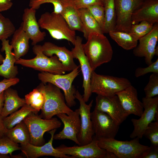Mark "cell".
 I'll list each match as a JSON object with an SVG mask.
<instances>
[{
    "mask_svg": "<svg viewBox=\"0 0 158 158\" xmlns=\"http://www.w3.org/2000/svg\"><path fill=\"white\" fill-rule=\"evenodd\" d=\"M87 42L82 44L86 55L92 71L101 65L111 60L113 50L107 37L104 34L96 32L90 33Z\"/></svg>",
    "mask_w": 158,
    "mask_h": 158,
    "instance_id": "6da1fadb",
    "label": "cell"
},
{
    "mask_svg": "<svg viewBox=\"0 0 158 158\" xmlns=\"http://www.w3.org/2000/svg\"><path fill=\"white\" fill-rule=\"evenodd\" d=\"M37 88L43 92L45 97L40 115L42 118L49 119L59 114L69 115L73 111L67 105L64 96L57 87L50 83L41 82Z\"/></svg>",
    "mask_w": 158,
    "mask_h": 158,
    "instance_id": "7a4b0ae2",
    "label": "cell"
},
{
    "mask_svg": "<svg viewBox=\"0 0 158 158\" xmlns=\"http://www.w3.org/2000/svg\"><path fill=\"white\" fill-rule=\"evenodd\" d=\"M97 139L100 147L113 153L118 158H142L150 148L141 144L138 137L125 141L115 138Z\"/></svg>",
    "mask_w": 158,
    "mask_h": 158,
    "instance_id": "3957f363",
    "label": "cell"
},
{
    "mask_svg": "<svg viewBox=\"0 0 158 158\" xmlns=\"http://www.w3.org/2000/svg\"><path fill=\"white\" fill-rule=\"evenodd\" d=\"M38 22L40 28L47 30L53 38L66 40L74 45L75 32L70 28L60 14L45 12L41 15Z\"/></svg>",
    "mask_w": 158,
    "mask_h": 158,
    "instance_id": "277c9868",
    "label": "cell"
},
{
    "mask_svg": "<svg viewBox=\"0 0 158 158\" xmlns=\"http://www.w3.org/2000/svg\"><path fill=\"white\" fill-rule=\"evenodd\" d=\"M32 51L36 55L35 57L27 59L20 58L16 61L15 64L53 74H65L67 71L56 56L48 57L43 53L42 45L33 46Z\"/></svg>",
    "mask_w": 158,
    "mask_h": 158,
    "instance_id": "5b68a950",
    "label": "cell"
},
{
    "mask_svg": "<svg viewBox=\"0 0 158 158\" xmlns=\"http://www.w3.org/2000/svg\"><path fill=\"white\" fill-rule=\"evenodd\" d=\"M79 67L80 66H78L70 73L66 74H56L41 72L38 73V77L42 83L44 84L50 83L62 90L66 103L70 108L76 104L75 95L76 90L72 84L79 75Z\"/></svg>",
    "mask_w": 158,
    "mask_h": 158,
    "instance_id": "8992f818",
    "label": "cell"
},
{
    "mask_svg": "<svg viewBox=\"0 0 158 158\" xmlns=\"http://www.w3.org/2000/svg\"><path fill=\"white\" fill-rule=\"evenodd\" d=\"M131 84L127 79L92 73L90 88L92 93L102 96L116 94L128 88Z\"/></svg>",
    "mask_w": 158,
    "mask_h": 158,
    "instance_id": "52a82bcc",
    "label": "cell"
},
{
    "mask_svg": "<svg viewBox=\"0 0 158 158\" xmlns=\"http://www.w3.org/2000/svg\"><path fill=\"white\" fill-rule=\"evenodd\" d=\"M28 128L30 135V143L41 146L45 143L43 136L47 132L60 127L61 122L56 118L45 119L32 112L23 120Z\"/></svg>",
    "mask_w": 158,
    "mask_h": 158,
    "instance_id": "ba28073f",
    "label": "cell"
},
{
    "mask_svg": "<svg viewBox=\"0 0 158 158\" xmlns=\"http://www.w3.org/2000/svg\"><path fill=\"white\" fill-rule=\"evenodd\" d=\"M142 101L144 110L140 118L131 119L134 126L130 135L132 138H142L149 124L153 121H158V96L150 98L144 97Z\"/></svg>",
    "mask_w": 158,
    "mask_h": 158,
    "instance_id": "9c48e42d",
    "label": "cell"
},
{
    "mask_svg": "<svg viewBox=\"0 0 158 158\" xmlns=\"http://www.w3.org/2000/svg\"><path fill=\"white\" fill-rule=\"evenodd\" d=\"M59 151L71 158H116L113 153L100 147L97 140L93 136L92 140L86 145L67 147L61 145L56 147Z\"/></svg>",
    "mask_w": 158,
    "mask_h": 158,
    "instance_id": "30bf717a",
    "label": "cell"
},
{
    "mask_svg": "<svg viewBox=\"0 0 158 158\" xmlns=\"http://www.w3.org/2000/svg\"><path fill=\"white\" fill-rule=\"evenodd\" d=\"M91 118L95 135L97 139L114 138L119 128L117 124L107 114L94 109L91 112Z\"/></svg>",
    "mask_w": 158,
    "mask_h": 158,
    "instance_id": "8fae6325",
    "label": "cell"
},
{
    "mask_svg": "<svg viewBox=\"0 0 158 158\" xmlns=\"http://www.w3.org/2000/svg\"><path fill=\"white\" fill-rule=\"evenodd\" d=\"M75 96L80 103L79 109L80 120V128L77 138L79 145H84L90 143L94 135L91 118V109L93 100L89 104H86L79 91L76 90Z\"/></svg>",
    "mask_w": 158,
    "mask_h": 158,
    "instance_id": "7c38bea8",
    "label": "cell"
},
{
    "mask_svg": "<svg viewBox=\"0 0 158 158\" xmlns=\"http://www.w3.org/2000/svg\"><path fill=\"white\" fill-rule=\"evenodd\" d=\"M144 0H114L116 14L115 30L129 32L132 25V14Z\"/></svg>",
    "mask_w": 158,
    "mask_h": 158,
    "instance_id": "4fadbf2b",
    "label": "cell"
},
{
    "mask_svg": "<svg viewBox=\"0 0 158 158\" xmlns=\"http://www.w3.org/2000/svg\"><path fill=\"white\" fill-rule=\"evenodd\" d=\"M139 44L133 49V54L136 56L144 57L148 65L152 63L154 55H158V23L154 24L151 31L139 40Z\"/></svg>",
    "mask_w": 158,
    "mask_h": 158,
    "instance_id": "5bb4252c",
    "label": "cell"
},
{
    "mask_svg": "<svg viewBox=\"0 0 158 158\" xmlns=\"http://www.w3.org/2000/svg\"><path fill=\"white\" fill-rule=\"evenodd\" d=\"M95 102V109L107 114L119 125L128 116L122 108L116 94L107 96L97 95Z\"/></svg>",
    "mask_w": 158,
    "mask_h": 158,
    "instance_id": "9a60e30c",
    "label": "cell"
},
{
    "mask_svg": "<svg viewBox=\"0 0 158 158\" xmlns=\"http://www.w3.org/2000/svg\"><path fill=\"white\" fill-rule=\"evenodd\" d=\"M82 38L77 36L74 43V47L71 51L74 59H77L80 63V67L83 78V87L84 93L83 99L86 102H87L92 95L90 88L91 78L92 71L88 60L85 55L82 47Z\"/></svg>",
    "mask_w": 158,
    "mask_h": 158,
    "instance_id": "2e32d148",
    "label": "cell"
},
{
    "mask_svg": "<svg viewBox=\"0 0 158 158\" xmlns=\"http://www.w3.org/2000/svg\"><path fill=\"white\" fill-rule=\"evenodd\" d=\"M56 116L63 123L64 127L61 131L54 135V139H69L79 145L80 144L77 138L81 125L79 109H75L69 115L61 113Z\"/></svg>",
    "mask_w": 158,
    "mask_h": 158,
    "instance_id": "e0dca14e",
    "label": "cell"
},
{
    "mask_svg": "<svg viewBox=\"0 0 158 158\" xmlns=\"http://www.w3.org/2000/svg\"><path fill=\"white\" fill-rule=\"evenodd\" d=\"M56 129L49 132L51 138L47 143L41 146H36L30 143L25 145H20V150L26 157L28 158H37L45 156H51L56 158H71L59 151L52 145L54 136Z\"/></svg>",
    "mask_w": 158,
    "mask_h": 158,
    "instance_id": "ac0fdd59",
    "label": "cell"
},
{
    "mask_svg": "<svg viewBox=\"0 0 158 158\" xmlns=\"http://www.w3.org/2000/svg\"><path fill=\"white\" fill-rule=\"evenodd\" d=\"M36 10L30 8H26L23 11V21L20 24L33 46L42 42L46 35L44 32H42L35 16Z\"/></svg>",
    "mask_w": 158,
    "mask_h": 158,
    "instance_id": "d6986e66",
    "label": "cell"
},
{
    "mask_svg": "<svg viewBox=\"0 0 158 158\" xmlns=\"http://www.w3.org/2000/svg\"><path fill=\"white\" fill-rule=\"evenodd\" d=\"M124 110L129 116L132 114L140 117L144 108L142 102L138 99L136 89L132 85L116 94Z\"/></svg>",
    "mask_w": 158,
    "mask_h": 158,
    "instance_id": "ffe728a7",
    "label": "cell"
},
{
    "mask_svg": "<svg viewBox=\"0 0 158 158\" xmlns=\"http://www.w3.org/2000/svg\"><path fill=\"white\" fill-rule=\"evenodd\" d=\"M42 46L43 53L48 57L56 56L68 72L73 71L78 66L74 61L71 51L66 47L59 46L49 42H44Z\"/></svg>",
    "mask_w": 158,
    "mask_h": 158,
    "instance_id": "44dd1931",
    "label": "cell"
},
{
    "mask_svg": "<svg viewBox=\"0 0 158 158\" xmlns=\"http://www.w3.org/2000/svg\"><path fill=\"white\" fill-rule=\"evenodd\" d=\"M146 21L153 24L158 23V0H144L133 12L132 24Z\"/></svg>",
    "mask_w": 158,
    "mask_h": 158,
    "instance_id": "7402d4cb",
    "label": "cell"
},
{
    "mask_svg": "<svg viewBox=\"0 0 158 158\" xmlns=\"http://www.w3.org/2000/svg\"><path fill=\"white\" fill-rule=\"evenodd\" d=\"M1 41V50L2 52H5V57L0 65V76L6 79L16 78L18 70L17 66L15 65L16 60L12 52V47L9 44V40H4Z\"/></svg>",
    "mask_w": 158,
    "mask_h": 158,
    "instance_id": "603a6c76",
    "label": "cell"
},
{
    "mask_svg": "<svg viewBox=\"0 0 158 158\" xmlns=\"http://www.w3.org/2000/svg\"><path fill=\"white\" fill-rule=\"evenodd\" d=\"M4 102L1 115L4 118L26 104L25 98L19 96L16 90L10 87L4 91Z\"/></svg>",
    "mask_w": 158,
    "mask_h": 158,
    "instance_id": "cb8c5ba5",
    "label": "cell"
},
{
    "mask_svg": "<svg viewBox=\"0 0 158 158\" xmlns=\"http://www.w3.org/2000/svg\"><path fill=\"white\" fill-rule=\"evenodd\" d=\"M30 39L20 25L13 35L10 44L13 49L16 61L25 55L28 52Z\"/></svg>",
    "mask_w": 158,
    "mask_h": 158,
    "instance_id": "d4e9b609",
    "label": "cell"
},
{
    "mask_svg": "<svg viewBox=\"0 0 158 158\" xmlns=\"http://www.w3.org/2000/svg\"><path fill=\"white\" fill-rule=\"evenodd\" d=\"M5 136L20 145H25L30 142V134L27 126L23 121L12 128L7 129Z\"/></svg>",
    "mask_w": 158,
    "mask_h": 158,
    "instance_id": "484cf974",
    "label": "cell"
},
{
    "mask_svg": "<svg viewBox=\"0 0 158 158\" xmlns=\"http://www.w3.org/2000/svg\"><path fill=\"white\" fill-rule=\"evenodd\" d=\"M60 14L72 30L82 32L83 25L80 12L74 3L66 6Z\"/></svg>",
    "mask_w": 158,
    "mask_h": 158,
    "instance_id": "4316f807",
    "label": "cell"
},
{
    "mask_svg": "<svg viewBox=\"0 0 158 158\" xmlns=\"http://www.w3.org/2000/svg\"><path fill=\"white\" fill-rule=\"evenodd\" d=\"M79 11L83 25L82 32L86 40L91 32L103 34L102 29L87 8H80Z\"/></svg>",
    "mask_w": 158,
    "mask_h": 158,
    "instance_id": "83f0119b",
    "label": "cell"
},
{
    "mask_svg": "<svg viewBox=\"0 0 158 158\" xmlns=\"http://www.w3.org/2000/svg\"><path fill=\"white\" fill-rule=\"evenodd\" d=\"M33 112L37 114L38 112L30 105L26 104L10 115L3 118L4 121L7 129L12 128L17 124L23 121L30 113Z\"/></svg>",
    "mask_w": 158,
    "mask_h": 158,
    "instance_id": "f1b7e54d",
    "label": "cell"
},
{
    "mask_svg": "<svg viewBox=\"0 0 158 158\" xmlns=\"http://www.w3.org/2000/svg\"><path fill=\"white\" fill-rule=\"evenodd\" d=\"M102 0L105 15V23L103 32V34L107 33L115 29L116 14L114 0Z\"/></svg>",
    "mask_w": 158,
    "mask_h": 158,
    "instance_id": "f546056e",
    "label": "cell"
},
{
    "mask_svg": "<svg viewBox=\"0 0 158 158\" xmlns=\"http://www.w3.org/2000/svg\"><path fill=\"white\" fill-rule=\"evenodd\" d=\"M109 33L111 38L125 50L133 49L138 44V40L128 33L114 30L110 31Z\"/></svg>",
    "mask_w": 158,
    "mask_h": 158,
    "instance_id": "4dcf8cb0",
    "label": "cell"
},
{
    "mask_svg": "<svg viewBox=\"0 0 158 158\" xmlns=\"http://www.w3.org/2000/svg\"><path fill=\"white\" fill-rule=\"evenodd\" d=\"M74 0H30L29 6L37 10L41 5L46 3H50L54 7L53 12L61 14L66 6L74 3Z\"/></svg>",
    "mask_w": 158,
    "mask_h": 158,
    "instance_id": "1f68e13d",
    "label": "cell"
},
{
    "mask_svg": "<svg viewBox=\"0 0 158 158\" xmlns=\"http://www.w3.org/2000/svg\"><path fill=\"white\" fill-rule=\"evenodd\" d=\"M26 104L30 105L38 112L42 108L44 103V95L37 87L25 96Z\"/></svg>",
    "mask_w": 158,
    "mask_h": 158,
    "instance_id": "d6a6232c",
    "label": "cell"
},
{
    "mask_svg": "<svg viewBox=\"0 0 158 158\" xmlns=\"http://www.w3.org/2000/svg\"><path fill=\"white\" fill-rule=\"evenodd\" d=\"M154 24L147 21H142L139 23L132 24L128 33L138 41L151 31Z\"/></svg>",
    "mask_w": 158,
    "mask_h": 158,
    "instance_id": "836d02e7",
    "label": "cell"
},
{
    "mask_svg": "<svg viewBox=\"0 0 158 158\" xmlns=\"http://www.w3.org/2000/svg\"><path fill=\"white\" fill-rule=\"evenodd\" d=\"M16 30L13 24L0 13V40H7L13 35Z\"/></svg>",
    "mask_w": 158,
    "mask_h": 158,
    "instance_id": "e575fe53",
    "label": "cell"
},
{
    "mask_svg": "<svg viewBox=\"0 0 158 158\" xmlns=\"http://www.w3.org/2000/svg\"><path fill=\"white\" fill-rule=\"evenodd\" d=\"M20 150V146L6 136L0 138V154H9L12 155V153L16 151Z\"/></svg>",
    "mask_w": 158,
    "mask_h": 158,
    "instance_id": "d590c367",
    "label": "cell"
},
{
    "mask_svg": "<svg viewBox=\"0 0 158 158\" xmlns=\"http://www.w3.org/2000/svg\"><path fill=\"white\" fill-rule=\"evenodd\" d=\"M146 98H152L158 95V73H152L144 89Z\"/></svg>",
    "mask_w": 158,
    "mask_h": 158,
    "instance_id": "8d00e7d4",
    "label": "cell"
},
{
    "mask_svg": "<svg viewBox=\"0 0 158 158\" xmlns=\"http://www.w3.org/2000/svg\"><path fill=\"white\" fill-rule=\"evenodd\" d=\"M87 8L98 24L103 32L105 23V15L103 6L96 4L90 6Z\"/></svg>",
    "mask_w": 158,
    "mask_h": 158,
    "instance_id": "74e56055",
    "label": "cell"
},
{
    "mask_svg": "<svg viewBox=\"0 0 158 158\" xmlns=\"http://www.w3.org/2000/svg\"><path fill=\"white\" fill-rule=\"evenodd\" d=\"M151 142V145L158 148V121L150 123L143 134Z\"/></svg>",
    "mask_w": 158,
    "mask_h": 158,
    "instance_id": "f35d334b",
    "label": "cell"
},
{
    "mask_svg": "<svg viewBox=\"0 0 158 158\" xmlns=\"http://www.w3.org/2000/svg\"><path fill=\"white\" fill-rule=\"evenodd\" d=\"M146 67H138L137 68L135 72L136 77L138 78L143 76L150 73H158V59Z\"/></svg>",
    "mask_w": 158,
    "mask_h": 158,
    "instance_id": "ab89813d",
    "label": "cell"
},
{
    "mask_svg": "<svg viewBox=\"0 0 158 158\" xmlns=\"http://www.w3.org/2000/svg\"><path fill=\"white\" fill-rule=\"evenodd\" d=\"M73 2L75 6L78 9L87 8L96 4L103 5L102 0H74Z\"/></svg>",
    "mask_w": 158,
    "mask_h": 158,
    "instance_id": "60d3db41",
    "label": "cell"
},
{
    "mask_svg": "<svg viewBox=\"0 0 158 158\" xmlns=\"http://www.w3.org/2000/svg\"><path fill=\"white\" fill-rule=\"evenodd\" d=\"M20 81L17 78L12 79H6L0 81V93L11 86L18 83Z\"/></svg>",
    "mask_w": 158,
    "mask_h": 158,
    "instance_id": "b9f144b4",
    "label": "cell"
},
{
    "mask_svg": "<svg viewBox=\"0 0 158 158\" xmlns=\"http://www.w3.org/2000/svg\"><path fill=\"white\" fill-rule=\"evenodd\" d=\"M158 158V148L151 145L142 158Z\"/></svg>",
    "mask_w": 158,
    "mask_h": 158,
    "instance_id": "7bdbcfd3",
    "label": "cell"
},
{
    "mask_svg": "<svg viewBox=\"0 0 158 158\" xmlns=\"http://www.w3.org/2000/svg\"><path fill=\"white\" fill-rule=\"evenodd\" d=\"M12 0H0V12L7 11L12 6Z\"/></svg>",
    "mask_w": 158,
    "mask_h": 158,
    "instance_id": "ee69618b",
    "label": "cell"
},
{
    "mask_svg": "<svg viewBox=\"0 0 158 158\" xmlns=\"http://www.w3.org/2000/svg\"><path fill=\"white\" fill-rule=\"evenodd\" d=\"M7 130L3 118L0 115V138L5 136Z\"/></svg>",
    "mask_w": 158,
    "mask_h": 158,
    "instance_id": "f6af8a7d",
    "label": "cell"
},
{
    "mask_svg": "<svg viewBox=\"0 0 158 158\" xmlns=\"http://www.w3.org/2000/svg\"><path fill=\"white\" fill-rule=\"evenodd\" d=\"M4 91L0 93V115H1L4 105Z\"/></svg>",
    "mask_w": 158,
    "mask_h": 158,
    "instance_id": "bcb514c9",
    "label": "cell"
},
{
    "mask_svg": "<svg viewBox=\"0 0 158 158\" xmlns=\"http://www.w3.org/2000/svg\"><path fill=\"white\" fill-rule=\"evenodd\" d=\"M4 58L3 57V55L1 54L0 51V65L3 62Z\"/></svg>",
    "mask_w": 158,
    "mask_h": 158,
    "instance_id": "7dc6e473",
    "label": "cell"
}]
</instances>
